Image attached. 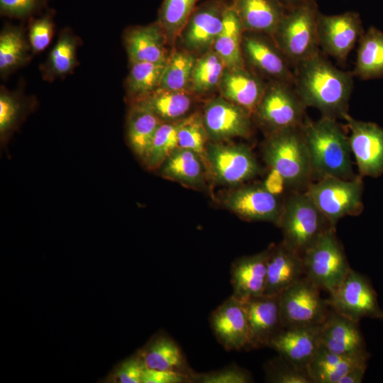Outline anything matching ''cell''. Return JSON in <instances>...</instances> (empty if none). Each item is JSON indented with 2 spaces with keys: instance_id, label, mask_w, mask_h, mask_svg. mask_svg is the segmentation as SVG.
Returning a JSON list of instances; mask_svg holds the SVG:
<instances>
[{
  "instance_id": "obj_1",
  "label": "cell",
  "mask_w": 383,
  "mask_h": 383,
  "mask_svg": "<svg viewBox=\"0 0 383 383\" xmlns=\"http://www.w3.org/2000/svg\"><path fill=\"white\" fill-rule=\"evenodd\" d=\"M295 67L294 89L306 107L334 118L348 113L353 73L336 68L320 52Z\"/></svg>"
},
{
  "instance_id": "obj_2",
  "label": "cell",
  "mask_w": 383,
  "mask_h": 383,
  "mask_svg": "<svg viewBox=\"0 0 383 383\" xmlns=\"http://www.w3.org/2000/svg\"><path fill=\"white\" fill-rule=\"evenodd\" d=\"M301 129L308 147L313 178L353 179L354 173L348 137L335 118L323 116L306 119Z\"/></svg>"
},
{
  "instance_id": "obj_3",
  "label": "cell",
  "mask_w": 383,
  "mask_h": 383,
  "mask_svg": "<svg viewBox=\"0 0 383 383\" xmlns=\"http://www.w3.org/2000/svg\"><path fill=\"white\" fill-rule=\"evenodd\" d=\"M263 157L270 168L284 177L289 188L305 190L313 182L310 155L301 127L270 133Z\"/></svg>"
},
{
  "instance_id": "obj_4",
  "label": "cell",
  "mask_w": 383,
  "mask_h": 383,
  "mask_svg": "<svg viewBox=\"0 0 383 383\" xmlns=\"http://www.w3.org/2000/svg\"><path fill=\"white\" fill-rule=\"evenodd\" d=\"M316 0L288 9L272 39L290 64L299 62L319 52Z\"/></svg>"
},
{
  "instance_id": "obj_5",
  "label": "cell",
  "mask_w": 383,
  "mask_h": 383,
  "mask_svg": "<svg viewBox=\"0 0 383 383\" xmlns=\"http://www.w3.org/2000/svg\"><path fill=\"white\" fill-rule=\"evenodd\" d=\"M283 243L302 256L318 238L332 227L305 192L294 191L284 201L279 224Z\"/></svg>"
},
{
  "instance_id": "obj_6",
  "label": "cell",
  "mask_w": 383,
  "mask_h": 383,
  "mask_svg": "<svg viewBox=\"0 0 383 383\" xmlns=\"http://www.w3.org/2000/svg\"><path fill=\"white\" fill-rule=\"evenodd\" d=\"M305 277L321 290L333 293L351 267L335 228H329L301 256Z\"/></svg>"
},
{
  "instance_id": "obj_7",
  "label": "cell",
  "mask_w": 383,
  "mask_h": 383,
  "mask_svg": "<svg viewBox=\"0 0 383 383\" xmlns=\"http://www.w3.org/2000/svg\"><path fill=\"white\" fill-rule=\"evenodd\" d=\"M362 177L353 179L326 177L312 182L304 190L316 206L335 228L337 222L347 216H357L363 210Z\"/></svg>"
},
{
  "instance_id": "obj_8",
  "label": "cell",
  "mask_w": 383,
  "mask_h": 383,
  "mask_svg": "<svg viewBox=\"0 0 383 383\" xmlns=\"http://www.w3.org/2000/svg\"><path fill=\"white\" fill-rule=\"evenodd\" d=\"M306 106L292 84L272 80L267 84L254 113L270 133L299 128L304 123Z\"/></svg>"
},
{
  "instance_id": "obj_9",
  "label": "cell",
  "mask_w": 383,
  "mask_h": 383,
  "mask_svg": "<svg viewBox=\"0 0 383 383\" xmlns=\"http://www.w3.org/2000/svg\"><path fill=\"white\" fill-rule=\"evenodd\" d=\"M321 289L306 277L279 295L284 328L321 325L331 309Z\"/></svg>"
},
{
  "instance_id": "obj_10",
  "label": "cell",
  "mask_w": 383,
  "mask_h": 383,
  "mask_svg": "<svg viewBox=\"0 0 383 383\" xmlns=\"http://www.w3.org/2000/svg\"><path fill=\"white\" fill-rule=\"evenodd\" d=\"M326 300L333 311L355 322L364 318L383 319V309L370 279L353 269Z\"/></svg>"
},
{
  "instance_id": "obj_11",
  "label": "cell",
  "mask_w": 383,
  "mask_h": 383,
  "mask_svg": "<svg viewBox=\"0 0 383 383\" xmlns=\"http://www.w3.org/2000/svg\"><path fill=\"white\" fill-rule=\"evenodd\" d=\"M205 160L215 178L223 184H238L255 177L258 162L246 145L212 143L206 145Z\"/></svg>"
},
{
  "instance_id": "obj_12",
  "label": "cell",
  "mask_w": 383,
  "mask_h": 383,
  "mask_svg": "<svg viewBox=\"0 0 383 383\" xmlns=\"http://www.w3.org/2000/svg\"><path fill=\"white\" fill-rule=\"evenodd\" d=\"M350 131L349 145L361 177H377L383 174V128L377 123L343 116Z\"/></svg>"
},
{
  "instance_id": "obj_13",
  "label": "cell",
  "mask_w": 383,
  "mask_h": 383,
  "mask_svg": "<svg viewBox=\"0 0 383 383\" xmlns=\"http://www.w3.org/2000/svg\"><path fill=\"white\" fill-rule=\"evenodd\" d=\"M364 33L360 16L355 11L318 15L319 46L339 62L346 60Z\"/></svg>"
},
{
  "instance_id": "obj_14",
  "label": "cell",
  "mask_w": 383,
  "mask_h": 383,
  "mask_svg": "<svg viewBox=\"0 0 383 383\" xmlns=\"http://www.w3.org/2000/svg\"><path fill=\"white\" fill-rule=\"evenodd\" d=\"M267 35L244 31L242 52L244 60L257 74L291 84L294 83V72L289 68V62L274 41Z\"/></svg>"
},
{
  "instance_id": "obj_15",
  "label": "cell",
  "mask_w": 383,
  "mask_h": 383,
  "mask_svg": "<svg viewBox=\"0 0 383 383\" xmlns=\"http://www.w3.org/2000/svg\"><path fill=\"white\" fill-rule=\"evenodd\" d=\"M228 5L223 0H209L195 8L180 33L187 51L204 54L211 50Z\"/></svg>"
},
{
  "instance_id": "obj_16",
  "label": "cell",
  "mask_w": 383,
  "mask_h": 383,
  "mask_svg": "<svg viewBox=\"0 0 383 383\" xmlns=\"http://www.w3.org/2000/svg\"><path fill=\"white\" fill-rule=\"evenodd\" d=\"M209 323L217 340L226 350L248 349L249 328L243 301L232 294L212 311Z\"/></svg>"
},
{
  "instance_id": "obj_17",
  "label": "cell",
  "mask_w": 383,
  "mask_h": 383,
  "mask_svg": "<svg viewBox=\"0 0 383 383\" xmlns=\"http://www.w3.org/2000/svg\"><path fill=\"white\" fill-rule=\"evenodd\" d=\"M223 204L243 219L267 221L279 226L284 202L267 192L261 183L231 192L224 198Z\"/></svg>"
},
{
  "instance_id": "obj_18",
  "label": "cell",
  "mask_w": 383,
  "mask_h": 383,
  "mask_svg": "<svg viewBox=\"0 0 383 383\" xmlns=\"http://www.w3.org/2000/svg\"><path fill=\"white\" fill-rule=\"evenodd\" d=\"M250 114L221 96L206 104L202 120L208 137L217 142L248 136L251 131Z\"/></svg>"
},
{
  "instance_id": "obj_19",
  "label": "cell",
  "mask_w": 383,
  "mask_h": 383,
  "mask_svg": "<svg viewBox=\"0 0 383 383\" xmlns=\"http://www.w3.org/2000/svg\"><path fill=\"white\" fill-rule=\"evenodd\" d=\"M243 301L249 328L247 350L268 347L272 338L284 328L279 296L264 294Z\"/></svg>"
},
{
  "instance_id": "obj_20",
  "label": "cell",
  "mask_w": 383,
  "mask_h": 383,
  "mask_svg": "<svg viewBox=\"0 0 383 383\" xmlns=\"http://www.w3.org/2000/svg\"><path fill=\"white\" fill-rule=\"evenodd\" d=\"M358 323L331 309L320 326L321 345L336 354L370 357Z\"/></svg>"
},
{
  "instance_id": "obj_21",
  "label": "cell",
  "mask_w": 383,
  "mask_h": 383,
  "mask_svg": "<svg viewBox=\"0 0 383 383\" xmlns=\"http://www.w3.org/2000/svg\"><path fill=\"white\" fill-rule=\"evenodd\" d=\"M320 326L284 328L272 338L268 347L293 364L307 370L321 346Z\"/></svg>"
},
{
  "instance_id": "obj_22",
  "label": "cell",
  "mask_w": 383,
  "mask_h": 383,
  "mask_svg": "<svg viewBox=\"0 0 383 383\" xmlns=\"http://www.w3.org/2000/svg\"><path fill=\"white\" fill-rule=\"evenodd\" d=\"M270 251V246L259 253L240 257L233 262L230 274L234 296L245 301L264 295Z\"/></svg>"
},
{
  "instance_id": "obj_23",
  "label": "cell",
  "mask_w": 383,
  "mask_h": 383,
  "mask_svg": "<svg viewBox=\"0 0 383 383\" xmlns=\"http://www.w3.org/2000/svg\"><path fill=\"white\" fill-rule=\"evenodd\" d=\"M305 277L302 257L283 242L270 245L265 295L279 296Z\"/></svg>"
},
{
  "instance_id": "obj_24",
  "label": "cell",
  "mask_w": 383,
  "mask_h": 383,
  "mask_svg": "<svg viewBox=\"0 0 383 383\" xmlns=\"http://www.w3.org/2000/svg\"><path fill=\"white\" fill-rule=\"evenodd\" d=\"M267 84L259 74L245 68H226L218 84L222 97L254 113Z\"/></svg>"
},
{
  "instance_id": "obj_25",
  "label": "cell",
  "mask_w": 383,
  "mask_h": 383,
  "mask_svg": "<svg viewBox=\"0 0 383 383\" xmlns=\"http://www.w3.org/2000/svg\"><path fill=\"white\" fill-rule=\"evenodd\" d=\"M166 35L157 21L132 27L123 35V44L130 62H166L169 55Z\"/></svg>"
},
{
  "instance_id": "obj_26",
  "label": "cell",
  "mask_w": 383,
  "mask_h": 383,
  "mask_svg": "<svg viewBox=\"0 0 383 383\" xmlns=\"http://www.w3.org/2000/svg\"><path fill=\"white\" fill-rule=\"evenodd\" d=\"M244 31L272 37L287 9L277 0H231Z\"/></svg>"
},
{
  "instance_id": "obj_27",
  "label": "cell",
  "mask_w": 383,
  "mask_h": 383,
  "mask_svg": "<svg viewBox=\"0 0 383 383\" xmlns=\"http://www.w3.org/2000/svg\"><path fill=\"white\" fill-rule=\"evenodd\" d=\"M368 359L369 356L333 353L321 345L307 371L313 383H339L351 370L367 366Z\"/></svg>"
},
{
  "instance_id": "obj_28",
  "label": "cell",
  "mask_w": 383,
  "mask_h": 383,
  "mask_svg": "<svg viewBox=\"0 0 383 383\" xmlns=\"http://www.w3.org/2000/svg\"><path fill=\"white\" fill-rule=\"evenodd\" d=\"M145 367L182 372L192 376L178 344L165 334L156 335L138 353Z\"/></svg>"
},
{
  "instance_id": "obj_29",
  "label": "cell",
  "mask_w": 383,
  "mask_h": 383,
  "mask_svg": "<svg viewBox=\"0 0 383 383\" xmlns=\"http://www.w3.org/2000/svg\"><path fill=\"white\" fill-rule=\"evenodd\" d=\"M162 121L140 101L131 103L126 118V137L129 147L144 160Z\"/></svg>"
},
{
  "instance_id": "obj_30",
  "label": "cell",
  "mask_w": 383,
  "mask_h": 383,
  "mask_svg": "<svg viewBox=\"0 0 383 383\" xmlns=\"http://www.w3.org/2000/svg\"><path fill=\"white\" fill-rule=\"evenodd\" d=\"M33 55L21 26L6 24L0 33V75L7 77L26 65Z\"/></svg>"
},
{
  "instance_id": "obj_31",
  "label": "cell",
  "mask_w": 383,
  "mask_h": 383,
  "mask_svg": "<svg viewBox=\"0 0 383 383\" xmlns=\"http://www.w3.org/2000/svg\"><path fill=\"white\" fill-rule=\"evenodd\" d=\"M78 38L68 28L61 30L46 60L40 66L43 79L53 81L71 74L77 65Z\"/></svg>"
},
{
  "instance_id": "obj_32",
  "label": "cell",
  "mask_w": 383,
  "mask_h": 383,
  "mask_svg": "<svg viewBox=\"0 0 383 383\" xmlns=\"http://www.w3.org/2000/svg\"><path fill=\"white\" fill-rule=\"evenodd\" d=\"M243 33L241 22L231 4H229L225 11L222 29L213 46L226 68L245 67L242 52Z\"/></svg>"
},
{
  "instance_id": "obj_33",
  "label": "cell",
  "mask_w": 383,
  "mask_h": 383,
  "mask_svg": "<svg viewBox=\"0 0 383 383\" xmlns=\"http://www.w3.org/2000/svg\"><path fill=\"white\" fill-rule=\"evenodd\" d=\"M162 177L191 187L204 182L201 157L192 150L177 147L160 166Z\"/></svg>"
},
{
  "instance_id": "obj_34",
  "label": "cell",
  "mask_w": 383,
  "mask_h": 383,
  "mask_svg": "<svg viewBox=\"0 0 383 383\" xmlns=\"http://www.w3.org/2000/svg\"><path fill=\"white\" fill-rule=\"evenodd\" d=\"M353 75L362 79L383 77V32L371 26L359 40Z\"/></svg>"
},
{
  "instance_id": "obj_35",
  "label": "cell",
  "mask_w": 383,
  "mask_h": 383,
  "mask_svg": "<svg viewBox=\"0 0 383 383\" xmlns=\"http://www.w3.org/2000/svg\"><path fill=\"white\" fill-rule=\"evenodd\" d=\"M35 106L31 98L20 91H11L1 87L0 90V140L5 147L11 137L20 127Z\"/></svg>"
},
{
  "instance_id": "obj_36",
  "label": "cell",
  "mask_w": 383,
  "mask_h": 383,
  "mask_svg": "<svg viewBox=\"0 0 383 383\" xmlns=\"http://www.w3.org/2000/svg\"><path fill=\"white\" fill-rule=\"evenodd\" d=\"M136 101L149 108L162 122H172L180 120L188 112L192 98L187 89L177 91L159 87Z\"/></svg>"
},
{
  "instance_id": "obj_37",
  "label": "cell",
  "mask_w": 383,
  "mask_h": 383,
  "mask_svg": "<svg viewBox=\"0 0 383 383\" xmlns=\"http://www.w3.org/2000/svg\"><path fill=\"white\" fill-rule=\"evenodd\" d=\"M130 62L125 88L131 103L145 98L160 87L166 62Z\"/></svg>"
},
{
  "instance_id": "obj_38",
  "label": "cell",
  "mask_w": 383,
  "mask_h": 383,
  "mask_svg": "<svg viewBox=\"0 0 383 383\" xmlns=\"http://www.w3.org/2000/svg\"><path fill=\"white\" fill-rule=\"evenodd\" d=\"M226 66L213 49L196 60L191 79V90L204 94L218 87Z\"/></svg>"
},
{
  "instance_id": "obj_39",
  "label": "cell",
  "mask_w": 383,
  "mask_h": 383,
  "mask_svg": "<svg viewBox=\"0 0 383 383\" xmlns=\"http://www.w3.org/2000/svg\"><path fill=\"white\" fill-rule=\"evenodd\" d=\"M182 120L162 122L160 125L142 162L146 169H159L167 157L178 147V131Z\"/></svg>"
},
{
  "instance_id": "obj_40",
  "label": "cell",
  "mask_w": 383,
  "mask_h": 383,
  "mask_svg": "<svg viewBox=\"0 0 383 383\" xmlns=\"http://www.w3.org/2000/svg\"><path fill=\"white\" fill-rule=\"evenodd\" d=\"M199 0H164L159 11L157 22L167 41L180 35Z\"/></svg>"
},
{
  "instance_id": "obj_41",
  "label": "cell",
  "mask_w": 383,
  "mask_h": 383,
  "mask_svg": "<svg viewBox=\"0 0 383 383\" xmlns=\"http://www.w3.org/2000/svg\"><path fill=\"white\" fill-rule=\"evenodd\" d=\"M196 60L194 55L187 50L177 51L170 55L160 88L177 91L187 89L191 83Z\"/></svg>"
},
{
  "instance_id": "obj_42",
  "label": "cell",
  "mask_w": 383,
  "mask_h": 383,
  "mask_svg": "<svg viewBox=\"0 0 383 383\" xmlns=\"http://www.w3.org/2000/svg\"><path fill=\"white\" fill-rule=\"evenodd\" d=\"M207 137L202 117L198 113L182 118L178 131V147L192 150L205 160Z\"/></svg>"
},
{
  "instance_id": "obj_43",
  "label": "cell",
  "mask_w": 383,
  "mask_h": 383,
  "mask_svg": "<svg viewBox=\"0 0 383 383\" xmlns=\"http://www.w3.org/2000/svg\"><path fill=\"white\" fill-rule=\"evenodd\" d=\"M265 380L272 383H313L306 369L300 367L279 355L264 367Z\"/></svg>"
},
{
  "instance_id": "obj_44",
  "label": "cell",
  "mask_w": 383,
  "mask_h": 383,
  "mask_svg": "<svg viewBox=\"0 0 383 383\" xmlns=\"http://www.w3.org/2000/svg\"><path fill=\"white\" fill-rule=\"evenodd\" d=\"M53 17L54 11L48 10L30 21L28 38L33 55L43 51L50 43L55 26Z\"/></svg>"
},
{
  "instance_id": "obj_45",
  "label": "cell",
  "mask_w": 383,
  "mask_h": 383,
  "mask_svg": "<svg viewBox=\"0 0 383 383\" xmlns=\"http://www.w3.org/2000/svg\"><path fill=\"white\" fill-rule=\"evenodd\" d=\"M253 382L249 371L235 364L201 374L194 373L192 382L199 383H250Z\"/></svg>"
},
{
  "instance_id": "obj_46",
  "label": "cell",
  "mask_w": 383,
  "mask_h": 383,
  "mask_svg": "<svg viewBox=\"0 0 383 383\" xmlns=\"http://www.w3.org/2000/svg\"><path fill=\"white\" fill-rule=\"evenodd\" d=\"M48 0H0L2 16L15 18H27L40 12Z\"/></svg>"
},
{
  "instance_id": "obj_47",
  "label": "cell",
  "mask_w": 383,
  "mask_h": 383,
  "mask_svg": "<svg viewBox=\"0 0 383 383\" xmlns=\"http://www.w3.org/2000/svg\"><path fill=\"white\" fill-rule=\"evenodd\" d=\"M144 368L143 362L137 353L119 365L113 374V380L119 383H141Z\"/></svg>"
},
{
  "instance_id": "obj_48",
  "label": "cell",
  "mask_w": 383,
  "mask_h": 383,
  "mask_svg": "<svg viewBox=\"0 0 383 383\" xmlns=\"http://www.w3.org/2000/svg\"><path fill=\"white\" fill-rule=\"evenodd\" d=\"M192 382V376L174 371L157 370L145 367L141 383H187Z\"/></svg>"
},
{
  "instance_id": "obj_49",
  "label": "cell",
  "mask_w": 383,
  "mask_h": 383,
  "mask_svg": "<svg viewBox=\"0 0 383 383\" xmlns=\"http://www.w3.org/2000/svg\"><path fill=\"white\" fill-rule=\"evenodd\" d=\"M270 169L262 184L267 192L279 197L289 187L284 177L278 171L272 168Z\"/></svg>"
},
{
  "instance_id": "obj_50",
  "label": "cell",
  "mask_w": 383,
  "mask_h": 383,
  "mask_svg": "<svg viewBox=\"0 0 383 383\" xmlns=\"http://www.w3.org/2000/svg\"><path fill=\"white\" fill-rule=\"evenodd\" d=\"M367 366H361L349 371L339 383H360L362 382Z\"/></svg>"
},
{
  "instance_id": "obj_51",
  "label": "cell",
  "mask_w": 383,
  "mask_h": 383,
  "mask_svg": "<svg viewBox=\"0 0 383 383\" xmlns=\"http://www.w3.org/2000/svg\"><path fill=\"white\" fill-rule=\"evenodd\" d=\"M287 10L313 0H277Z\"/></svg>"
}]
</instances>
